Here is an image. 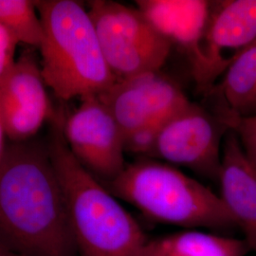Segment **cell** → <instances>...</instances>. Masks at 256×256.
Returning a JSON list of instances; mask_svg holds the SVG:
<instances>
[{"mask_svg":"<svg viewBox=\"0 0 256 256\" xmlns=\"http://www.w3.org/2000/svg\"><path fill=\"white\" fill-rule=\"evenodd\" d=\"M0 250L78 256L64 192L48 146L10 142L0 165Z\"/></svg>","mask_w":256,"mask_h":256,"instance_id":"6da1fadb","label":"cell"},{"mask_svg":"<svg viewBox=\"0 0 256 256\" xmlns=\"http://www.w3.org/2000/svg\"><path fill=\"white\" fill-rule=\"evenodd\" d=\"M61 124L48 144L61 183L78 256H142L148 239L118 198L72 154Z\"/></svg>","mask_w":256,"mask_h":256,"instance_id":"7a4b0ae2","label":"cell"},{"mask_svg":"<svg viewBox=\"0 0 256 256\" xmlns=\"http://www.w3.org/2000/svg\"><path fill=\"white\" fill-rule=\"evenodd\" d=\"M39 46L46 86L61 100L98 96L117 81L102 52L88 10L74 0H38Z\"/></svg>","mask_w":256,"mask_h":256,"instance_id":"3957f363","label":"cell"},{"mask_svg":"<svg viewBox=\"0 0 256 256\" xmlns=\"http://www.w3.org/2000/svg\"><path fill=\"white\" fill-rule=\"evenodd\" d=\"M102 184L153 221L222 234L238 228L218 194L173 165L142 158Z\"/></svg>","mask_w":256,"mask_h":256,"instance_id":"277c9868","label":"cell"},{"mask_svg":"<svg viewBox=\"0 0 256 256\" xmlns=\"http://www.w3.org/2000/svg\"><path fill=\"white\" fill-rule=\"evenodd\" d=\"M102 52L117 80L158 72L172 45L138 9L110 0L90 2Z\"/></svg>","mask_w":256,"mask_h":256,"instance_id":"5b68a950","label":"cell"},{"mask_svg":"<svg viewBox=\"0 0 256 256\" xmlns=\"http://www.w3.org/2000/svg\"><path fill=\"white\" fill-rule=\"evenodd\" d=\"M230 129L226 116H212L190 102L165 122L151 156L218 182L222 144Z\"/></svg>","mask_w":256,"mask_h":256,"instance_id":"8992f818","label":"cell"},{"mask_svg":"<svg viewBox=\"0 0 256 256\" xmlns=\"http://www.w3.org/2000/svg\"><path fill=\"white\" fill-rule=\"evenodd\" d=\"M62 130L74 158L102 183L113 180L126 168L124 134L98 96L82 98Z\"/></svg>","mask_w":256,"mask_h":256,"instance_id":"52a82bcc","label":"cell"},{"mask_svg":"<svg viewBox=\"0 0 256 256\" xmlns=\"http://www.w3.org/2000/svg\"><path fill=\"white\" fill-rule=\"evenodd\" d=\"M124 136L151 122H166L190 101L176 82L158 72L120 79L99 95Z\"/></svg>","mask_w":256,"mask_h":256,"instance_id":"ba28073f","label":"cell"},{"mask_svg":"<svg viewBox=\"0 0 256 256\" xmlns=\"http://www.w3.org/2000/svg\"><path fill=\"white\" fill-rule=\"evenodd\" d=\"M138 10L173 46L189 55L196 81L207 84L226 68L202 48L210 20L212 3L205 0H138Z\"/></svg>","mask_w":256,"mask_h":256,"instance_id":"9c48e42d","label":"cell"},{"mask_svg":"<svg viewBox=\"0 0 256 256\" xmlns=\"http://www.w3.org/2000/svg\"><path fill=\"white\" fill-rule=\"evenodd\" d=\"M46 86L41 66L30 54L21 56L0 77V113L12 142L28 140L52 117Z\"/></svg>","mask_w":256,"mask_h":256,"instance_id":"30bf717a","label":"cell"},{"mask_svg":"<svg viewBox=\"0 0 256 256\" xmlns=\"http://www.w3.org/2000/svg\"><path fill=\"white\" fill-rule=\"evenodd\" d=\"M218 182L220 198L256 254V169L232 129L222 144Z\"/></svg>","mask_w":256,"mask_h":256,"instance_id":"8fae6325","label":"cell"},{"mask_svg":"<svg viewBox=\"0 0 256 256\" xmlns=\"http://www.w3.org/2000/svg\"><path fill=\"white\" fill-rule=\"evenodd\" d=\"M205 40L210 58L228 68L234 57H222V50H241L256 41V0L212 2Z\"/></svg>","mask_w":256,"mask_h":256,"instance_id":"7c38bea8","label":"cell"},{"mask_svg":"<svg viewBox=\"0 0 256 256\" xmlns=\"http://www.w3.org/2000/svg\"><path fill=\"white\" fill-rule=\"evenodd\" d=\"M248 252L244 239L190 229L148 240L142 256H246Z\"/></svg>","mask_w":256,"mask_h":256,"instance_id":"4fadbf2b","label":"cell"},{"mask_svg":"<svg viewBox=\"0 0 256 256\" xmlns=\"http://www.w3.org/2000/svg\"><path fill=\"white\" fill-rule=\"evenodd\" d=\"M222 106L238 117L256 115V41L241 48L220 88Z\"/></svg>","mask_w":256,"mask_h":256,"instance_id":"5bb4252c","label":"cell"},{"mask_svg":"<svg viewBox=\"0 0 256 256\" xmlns=\"http://www.w3.org/2000/svg\"><path fill=\"white\" fill-rule=\"evenodd\" d=\"M36 10V1L0 0V25L19 43L39 48L43 40V27Z\"/></svg>","mask_w":256,"mask_h":256,"instance_id":"9a60e30c","label":"cell"},{"mask_svg":"<svg viewBox=\"0 0 256 256\" xmlns=\"http://www.w3.org/2000/svg\"><path fill=\"white\" fill-rule=\"evenodd\" d=\"M165 122H151L124 136V151L151 156Z\"/></svg>","mask_w":256,"mask_h":256,"instance_id":"2e32d148","label":"cell"},{"mask_svg":"<svg viewBox=\"0 0 256 256\" xmlns=\"http://www.w3.org/2000/svg\"><path fill=\"white\" fill-rule=\"evenodd\" d=\"M230 126L238 135L245 154L256 169V115L234 117Z\"/></svg>","mask_w":256,"mask_h":256,"instance_id":"e0dca14e","label":"cell"},{"mask_svg":"<svg viewBox=\"0 0 256 256\" xmlns=\"http://www.w3.org/2000/svg\"><path fill=\"white\" fill-rule=\"evenodd\" d=\"M19 42L6 28L0 25V77L6 74L16 61V48Z\"/></svg>","mask_w":256,"mask_h":256,"instance_id":"ac0fdd59","label":"cell"},{"mask_svg":"<svg viewBox=\"0 0 256 256\" xmlns=\"http://www.w3.org/2000/svg\"><path fill=\"white\" fill-rule=\"evenodd\" d=\"M7 138L6 136V132H5V128L4 124L2 122V117H1V113H0V165L3 160L4 154H5V150H6V142H5V138Z\"/></svg>","mask_w":256,"mask_h":256,"instance_id":"d6986e66","label":"cell"},{"mask_svg":"<svg viewBox=\"0 0 256 256\" xmlns=\"http://www.w3.org/2000/svg\"><path fill=\"white\" fill-rule=\"evenodd\" d=\"M0 256H16L12 254H10L8 252H4L2 250H0Z\"/></svg>","mask_w":256,"mask_h":256,"instance_id":"ffe728a7","label":"cell"}]
</instances>
